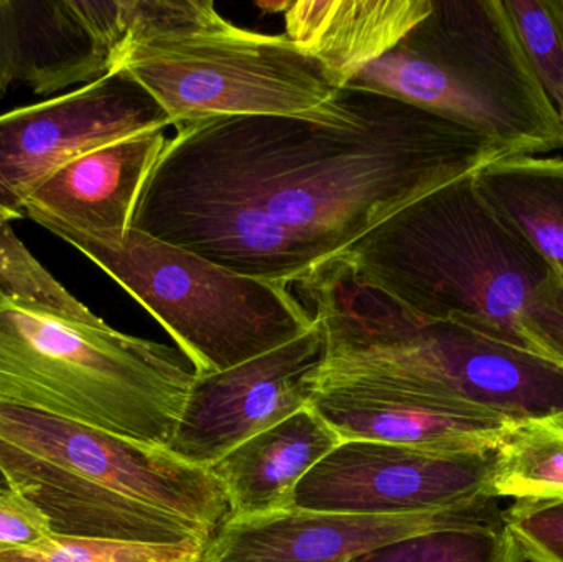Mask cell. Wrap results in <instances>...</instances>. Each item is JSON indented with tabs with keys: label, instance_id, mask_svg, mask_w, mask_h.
<instances>
[{
	"label": "cell",
	"instance_id": "cell-23",
	"mask_svg": "<svg viewBox=\"0 0 563 562\" xmlns=\"http://www.w3.org/2000/svg\"><path fill=\"white\" fill-rule=\"evenodd\" d=\"M501 520L526 562H563V502H512Z\"/></svg>",
	"mask_w": 563,
	"mask_h": 562
},
{
	"label": "cell",
	"instance_id": "cell-24",
	"mask_svg": "<svg viewBox=\"0 0 563 562\" xmlns=\"http://www.w3.org/2000/svg\"><path fill=\"white\" fill-rule=\"evenodd\" d=\"M52 535L46 518L22 495H0V553L38 547Z\"/></svg>",
	"mask_w": 563,
	"mask_h": 562
},
{
	"label": "cell",
	"instance_id": "cell-26",
	"mask_svg": "<svg viewBox=\"0 0 563 562\" xmlns=\"http://www.w3.org/2000/svg\"><path fill=\"white\" fill-rule=\"evenodd\" d=\"M13 487L10 485L9 478L3 474L2 469H0V495L12 494Z\"/></svg>",
	"mask_w": 563,
	"mask_h": 562
},
{
	"label": "cell",
	"instance_id": "cell-17",
	"mask_svg": "<svg viewBox=\"0 0 563 562\" xmlns=\"http://www.w3.org/2000/svg\"><path fill=\"white\" fill-rule=\"evenodd\" d=\"M271 7L282 10L285 35L344 89L429 15L432 0H301Z\"/></svg>",
	"mask_w": 563,
	"mask_h": 562
},
{
	"label": "cell",
	"instance_id": "cell-20",
	"mask_svg": "<svg viewBox=\"0 0 563 562\" xmlns=\"http://www.w3.org/2000/svg\"><path fill=\"white\" fill-rule=\"evenodd\" d=\"M346 562H526L501 517L383 544Z\"/></svg>",
	"mask_w": 563,
	"mask_h": 562
},
{
	"label": "cell",
	"instance_id": "cell-5",
	"mask_svg": "<svg viewBox=\"0 0 563 562\" xmlns=\"http://www.w3.org/2000/svg\"><path fill=\"white\" fill-rule=\"evenodd\" d=\"M0 469L59 537L175 544L195 525L213 540L231 520L210 469L168 449L0 403Z\"/></svg>",
	"mask_w": 563,
	"mask_h": 562
},
{
	"label": "cell",
	"instance_id": "cell-22",
	"mask_svg": "<svg viewBox=\"0 0 563 562\" xmlns=\"http://www.w3.org/2000/svg\"><path fill=\"white\" fill-rule=\"evenodd\" d=\"M208 544H139L59 537L26 550L0 553V562H201Z\"/></svg>",
	"mask_w": 563,
	"mask_h": 562
},
{
	"label": "cell",
	"instance_id": "cell-15",
	"mask_svg": "<svg viewBox=\"0 0 563 562\" xmlns=\"http://www.w3.org/2000/svg\"><path fill=\"white\" fill-rule=\"evenodd\" d=\"M167 142L165 129H157L79 155L33 191L23 217L43 228L124 233Z\"/></svg>",
	"mask_w": 563,
	"mask_h": 562
},
{
	"label": "cell",
	"instance_id": "cell-1",
	"mask_svg": "<svg viewBox=\"0 0 563 562\" xmlns=\"http://www.w3.org/2000/svg\"><path fill=\"white\" fill-rule=\"evenodd\" d=\"M509 152L353 89L340 122L234 115L168 139L132 228L264 283L297 286L397 211Z\"/></svg>",
	"mask_w": 563,
	"mask_h": 562
},
{
	"label": "cell",
	"instance_id": "cell-8",
	"mask_svg": "<svg viewBox=\"0 0 563 562\" xmlns=\"http://www.w3.org/2000/svg\"><path fill=\"white\" fill-rule=\"evenodd\" d=\"M125 69L177 131L234 115H294L340 122L353 89H340L323 66L287 35L254 32L223 15L200 29L131 46Z\"/></svg>",
	"mask_w": 563,
	"mask_h": 562
},
{
	"label": "cell",
	"instance_id": "cell-28",
	"mask_svg": "<svg viewBox=\"0 0 563 562\" xmlns=\"http://www.w3.org/2000/svg\"><path fill=\"white\" fill-rule=\"evenodd\" d=\"M562 276H563V274H562Z\"/></svg>",
	"mask_w": 563,
	"mask_h": 562
},
{
	"label": "cell",
	"instance_id": "cell-10",
	"mask_svg": "<svg viewBox=\"0 0 563 562\" xmlns=\"http://www.w3.org/2000/svg\"><path fill=\"white\" fill-rule=\"evenodd\" d=\"M170 125L125 69L0 114V207L16 220L33 191L86 152Z\"/></svg>",
	"mask_w": 563,
	"mask_h": 562
},
{
	"label": "cell",
	"instance_id": "cell-11",
	"mask_svg": "<svg viewBox=\"0 0 563 562\" xmlns=\"http://www.w3.org/2000/svg\"><path fill=\"white\" fill-rule=\"evenodd\" d=\"M327 360L314 319L303 335L273 352L213 375H195L168 451L210 469L228 452L308 408Z\"/></svg>",
	"mask_w": 563,
	"mask_h": 562
},
{
	"label": "cell",
	"instance_id": "cell-6",
	"mask_svg": "<svg viewBox=\"0 0 563 562\" xmlns=\"http://www.w3.org/2000/svg\"><path fill=\"white\" fill-rule=\"evenodd\" d=\"M344 89L374 92L492 139L511 155L563 148V122L526 62L501 0H432Z\"/></svg>",
	"mask_w": 563,
	"mask_h": 562
},
{
	"label": "cell",
	"instance_id": "cell-2",
	"mask_svg": "<svg viewBox=\"0 0 563 562\" xmlns=\"http://www.w3.org/2000/svg\"><path fill=\"white\" fill-rule=\"evenodd\" d=\"M181 355L112 329L0 220V403L167 449L195 379Z\"/></svg>",
	"mask_w": 563,
	"mask_h": 562
},
{
	"label": "cell",
	"instance_id": "cell-13",
	"mask_svg": "<svg viewBox=\"0 0 563 562\" xmlns=\"http://www.w3.org/2000/svg\"><path fill=\"white\" fill-rule=\"evenodd\" d=\"M310 406L341 441L449 454L496 452L519 425L465 403L360 385L320 386Z\"/></svg>",
	"mask_w": 563,
	"mask_h": 562
},
{
	"label": "cell",
	"instance_id": "cell-9",
	"mask_svg": "<svg viewBox=\"0 0 563 562\" xmlns=\"http://www.w3.org/2000/svg\"><path fill=\"white\" fill-rule=\"evenodd\" d=\"M495 452L449 454L374 441H343L295 488L291 510L423 515L495 504Z\"/></svg>",
	"mask_w": 563,
	"mask_h": 562
},
{
	"label": "cell",
	"instance_id": "cell-25",
	"mask_svg": "<svg viewBox=\"0 0 563 562\" xmlns=\"http://www.w3.org/2000/svg\"><path fill=\"white\" fill-rule=\"evenodd\" d=\"M15 81L16 42L12 0H0V98Z\"/></svg>",
	"mask_w": 563,
	"mask_h": 562
},
{
	"label": "cell",
	"instance_id": "cell-3",
	"mask_svg": "<svg viewBox=\"0 0 563 562\" xmlns=\"http://www.w3.org/2000/svg\"><path fill=\"white\" fill-rule=\"evenodd\" d=\"M336 260L422 319L563 366V276L483 200L473 174L407 205Z\"/></svg>",
	"mask_w": 563,
	"mask_h": 562
},
{
	"label": "cell",
	"instance_id": "cell-12",
	"mask_svg": "<svg viewBox=\"0 0 563 562\" xmlns=\"http://www.w3.org/2000/svg\"><path fill=\"white\" fill-rule=\"evenodd\" d=\"M501 517L495 504L423 515H344L290 510L230 520L201 562H346L383 544L440 528Z\"/></svg>",
	"mask_w": 563,
	"mask_h": 562
},
{
	"label": "cell",
	"instance_id": "cell-7",
	"mask_svg": "<svg viewBox=\"0 0 563 562\" xmlns=\"http://www.w3.org/2000/svg\"><path fill=\"white\" fill-rule=\"evenodd\" d=\"M45 230L134 297L167 330L197 376L234 368L313 327V313L290 287L241 276L135 228L106 234Z\"/></svg>",
	"mask_w": 563,
	"mask_h": 562
},
{
	"label": "cell",
	"instance_id": "cell-18",
	"mask_svg": "<svg viewBox=\"0 0 563 562\" xmlns=\"http://www.w3.org/2000/svg\"><path fill=\"white\" fill-rule=\"evenodd\" d=\"M483 200L563 274V158L509 155L473 174Z\"/></svg>",
	"mask_w": 563,
	"mask_h": 562
},
{
	"label": "cell",
	"instance_id": "cell-19",
	"mask_svg": "<svg viewBox=\"0 0 563 562\" xmlns=\"http://www.w3.org/2000/svg\"><path fill=\"white\" fill-rule=\"evenodd\" d=\"M493 497L563 502V422L525 421L495 452Z\"/></svg>",
	"mask_w": 563,
	"mask_h": 562
},
{
	"label": "cell",
	"instance_id": "cell-4",
	"mask_svg": "<svg viewBox=\"0 0 563 562\" xmlns=\"http://www.w3.org/2000/svg\"><path fill=\"white\" fill-rule=\"evenodd\" d=\"M297 287L327 339L318 386H369L465 403L516 422H563L558 363L459 323L422 319L338 260Z\"/></svg>",
	"mask_w": 563,
	"mask_h": 562
},
{
	"label": "cell",
	"instance_id": "cell-27",
	"mask_svg": "<svg viewBox=\"0 0 563 562\" xmlns=\"http://www.w3.org/2000/svg\"><path fill=\"white\" fill-rule=\"evenodd\" d=\"M0 220H3V221H12V220H13V218H12V217H10V214H9V213H7V211H5V210H3V208H2V207H0Z\"/></svg>",
	"mask_w": 563,
	"mask_h": 562
},
{
	"label": "cell",
	"instance_id": "cell-21",
	"mask_svg": "<svg viewBox=\"0 0 563 562\" xmlns=\"http://www.w3.org/2000/svg\"><path fill=\"white\" fill-rule=\"evenodd\" d=\"M516 40L563 122V0H501Z\"/></svg>",
	"mask_w": 563,
	"mask_h": 562
},
{
	"label": "cell",
	"instance_id": "cell-14",
	"mask_svg": "<svg viewBox=\"0 0 563 562\" xmlns=\"http://www.w3.org/2000/svg\"><path fill=\"white\" fill-rule=\"evenodd\" d=\"M16 81L36 95L118 69L128 38L125 0H12Z\"/></svg>",
	"mask_w": 563,
	"mask_h": 562
},
{
	"label": "cell",
	"instance_id": "cell-16",
	"mask_svg": "<svg viewBox=\"0 0 563 562\" xmlns=\"http://www.w3.org/2000/svg\"><path fill=\"white\" fill-rule=\"evenodd\" d=\"M341 442L308 406L228 452L210 471L227 492L231 520L290 511L301 478Z\"/></svg>",
	"mask_w": 563,
	"mask_h": 562
}]
</instances>
